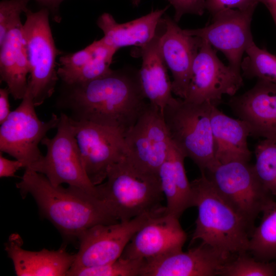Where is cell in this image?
Masks as SVG:
<instances>
[{"label": "cell", "mask_w": 276, "mask_h": 276, "mask_svg": "<svg viewBox=\"0 0 276 276\" xmlns=\"http://www.w3.org/2000/svg\"><path fill=\"white\" fill-rule=\"evenodd\" d=\"M64 85L58 103L70 118L116 128L124 136L148 102L139 70L133 67L112 70L88 82Z\"/></svg>", "instance_id": "1"}, {"label": "cell", "mask_w": 276, "mask_h": 276, "mask_svg": "<svg viewBox=\"0 0 276 276\" xmlns=\"http://www.w3.org/2000/svg\"><path fill=\"white\" fill-rule=\"evenodd\" d=\"M22 197L31 195L41 214L67 238L78 239L85 230L99 224L119 222L100 197L72 186H53L42 174L25 169L16 183Z\"/></svg>", "instance_id": "2"}, {"label": "cell", "mask_w": 276, "mask_h": 276, "mask_svg": "<svg viewBox=\"0 0 276 276\" xmlns=\"http://www.w3.org/2000/svg\"><path fill=\"white\" fill-rule=\"evenodd\" d=\"M191 184L198 210L191 242L200 240L229 256L248 251L253 224L219 193L205 173Z\"/></svg>", "instance_id": "3"}, {"label": "cell", "mask_w": 276, "mask_h": 276, "mask_svg": "<svg viewBox=\"0 0 276 276\" xmlns=\"http://www.w3.org/2000/svg\"><path fill=\"white\" fill-rule=\"evenodd\" d=\"M106 180L97 186L99 196L119 221L166 211L159 175L141 170L127 156L110 167Z\"/></svg>", "instance_id": "4"}, {"label": "cell", "mask_w": 276, "mask_h": 276, "mask_svg": "<svg viewBox=\"0 0 276 276\" xmlns=\"http://www.w3.org/2000/svg\"><path fill=\"white\" fill-rule=\"evenodd\" d=\"M213 106L209 103H195L173 97L163 112L171 143L185 157L197 165L201 173L220 164L215 154L211 122Z\"/></svg>", "instance_id": "5"}, {"label": "cell", "mask_w": 276, "mask_h": 276, "mask_svg": "<svg viewBox=\"0 0 276 276\" xmlns=\"http://www.w3.org/2000/svg\"><path fill=\"white\" fill-rule=\"evenodd\" d=\"M26 19L22 31L30 65L28 86L35 106L52 96L58 80L57 49L49 23L50 11L46 8L25 12Z\"/></svg>", "instance_id": "6"}, {"label": "cell", "mask_w": 276, "mask_h": 276, "mask_svg": "<svg viewBox=\"0 0 276 276\" xmlns=\"http://www.w3.org/2000/svg\"><path fill=\"white\" fill-rule=\"evenodd\" d=\"M52 138L44 137L41 143L47 153L29 169L43 174L55 186L66 183L100 197L97 186L88 178L83 166L80 150L70 118L61 112Z\"/></svg>", "instance_id": "7"}, {"label": "cell", "mask_w": 276, "mask_h": 276, "mask_svg": "<svg viewBox=\"0 0 276 276\" xmlns=\"http://www.w3.org/2000/svg\"><path fill=\"white\" fill-rule=\"evenodd\" d=\"M32 96L28 88L19 106L1 124L0 151L20 162L29 169L42 155L38 145L47 132L57 128L59 117L52 114L47 122L38 117Z\"/></svg>", "instance_id": "8"}, {"label": "cell", "mask_w": 276, "mask_h": 276, "mask_svg": "<svg viewBox=\"0 0 276 276\" xmlns=\"http://www.w3.org/2000/svg\"><path fill=\"white\" fill-rule=\"evenodd\" d=\"M69 118L86 175L94 186L101 184L110 167L128 155L124 134L116 128Z\"/></svg>", "instance_id": "9"}, {"label": "cell", "mask_w": 276, "mask_h": 276, "mask_svg": "<svg viewBox=\"0 0 276 276\" xmlns=\"http://www.w3.org/2000/svg\"><path fill=\"white\" fill-rule=\"evenodd\" d=\"M208 172L219 193L252 224L272 198L248 163L219 164Z\"/></svg>", "instance_id": "10"}, {"label": "cell", "mask_w": 276, "mask_h": 276, "mask_svg": "<svg viewBox=\"0 0 276 276\" xmlns=\"http://www.w3.org/2000/svg\"><path fill=\"white\" fill-rule=\"evenodd\" d=\"M156 214H144L114 223L99 224L85 230L78 238L79 250L68 271L101 266L117 260L135 233L150 217Z\"/></svg>", "instance_id": "11"}, {"label": "cell", "mask_w": 276, "mask_h": 276, "mask_svg": "<svg viewBox=\"0 0 276 276\" xmlns=\"http://www.w3.org/2000/svg\"><path fill=\"white\" fill-rule=\"evenodd\" d=\"M202 40L184 100L195 103H209L217 106L223 95H235L243 85L242 76L241 72L225 65L212 46Z\"/></svg>", "instance_id": "12"}, {"label": "cell", "mask_w": 276, "mask_h": 276, "mask_svg": "<svg viewBox=\"0 0 276 276\" xmlns=\"http://www.w3.org/2000/svg\"><path fill=\"white\" fill-rule=\"evenodd\" d=\"M124 137L129 160L145 172L158 175L171 144L159 109L148 102Z\"/></svg>", "instance_id": "13"}, {"label": "cell", "mask_w": 276, "mask_h": 276, "mask_svg": "<svg viewBox=\"0 0 276 276\" xmlns=\"http://www.w3.org/2000/svg\"><path fill=\"white\" fill-rule=\"evenodd\" d=\"M255 9H224L212 15L210 25L183 31L207 41L224 55L230 66L241 72L243 54L255 42L250 25Z\"/></svg>", "instance_id": "14"}, {"label": "cell", "mask_w": 276, "mask_h": 276, "mask_svg": "<svg viewBox=\"0 0 276 276\" xmlns=\"http://www.w3.org/2000/svg\"><path fill=\"white\" fill-rule=\"evenodd\" d=\"M187 235L179 218L166 211L151 216L135 233L121 257L147 260L182 250Z\"/></svg>", "instance_id": "15"}, {"label": "cell", "mask_w": 276, "mask_h": 276, "mask_svg": "<svg viewBox=\"0 0 276 276\" xmlns=\"http://www.w3.org/2000/svg\"><path fill=\"white\" fill-rule=\"evenodd\" d=\"M232 256L201 244L182 250L144 260L140 276H215Z\"/></svg>", "instance_id": "16"}, {"label": "cell", "mask_w": 276, "mask_h": 276, "mask_svg": "<svg viewBox=\"0 0 276 276\" xmlns=\"http://www.w3.org/2000/svg\"><path fill=\"white\" fill-rule=\"evenodd\" d=\"M159 47L164 60L171 72L172 93L186 98L194 61L202 39L186 33L174 20L164 14Z\"/></svg>", "instance_id": "17"}, {"label": "cell", "mask_w": 276, "mask_h": 276, "mask_svg": "<svg viewBox=\"0 0 276 276\" xmlns=\"http://www.w3.org/2000/svg\"><path fill=\"white\" fill-rule=\"evenodd\" d=\"M228 105L250 135L276 141V84L258 79L245 93L231 97Z\"/></svg>", "instance_id": "18"}, {"label": "cell", "mask_w": 276, "mask_h": 276, "mask_svg": "<svg viewBox=\"0 0 276 276\" xmlns=\"http://www.w3.org/2000/svg\"><path fill=\"white\" fill-rule=\"evenodd\" d=\"M22 243L18 234H12L5 245L18 276L66 275L75 261L76 255L64 248L32 251L22 248Z\"/></svg>", "instance_id": "19"}, {"label": "cell", "mask_w": 276, "mask_h": 276, "mask_svg": "<svg viewBox=\"0 0 276 276\" xmlns=\"http://www.w3.org/2000/svg\"><path fill=\"white\" fill-rule=\"evenodd\" d=\"M162 18L154 37L147 43L139 47L133 54L142 58L139 74L145 98L163 114L165 108L173 97L172 81L159 47Z\"/></svg>", "instance_id": "20"}, {"label": "cell", "mask_w": 276, "mask_h": 276, "mask_svg": "<svg viewBox=\"0 0 276 276\" xmlns=\"http://www.w3.org/2000/svg\"><path fill=\"white\" fill-rule=\"evenodd\" d=\"M211 122L218 162L220 164L249 163L251 152L247 145V137L250 135L247 124L239 119L226 115L214 105L212 108Z\"/></svg>", "instance_id": "21"}, {"label": "cell", "mask_w": 276, "mask_h": 276, "mask_svg": "<svg viewBox=\"0 0 276 276\" xmlns=\"http://www.w3.org/2000/svg\"><path fill=\"white\" fill-rule=\"evenodd\" d=\"M169 6L152 10L148 14L124 23H118L108 13L101 14L97 25L103 31L102 38L107 45L118 50L120 48L134 45L142 46L154 36L158 24Z\"/></svg>", "instance_id": "22"}, {"label": "cell", "mask_w": 276, "mask_h": 276, "mask_svg": "<svg viewBox=\"0 0 276 276\" xmlns=\"http://www.w3.org/2000/svg\"><path fill=\"white\" fill-rule=\"evenodd\" d=\"M21 23L10 30L0 44V75L15 100L22 99L28 86L30 65Z\"/></svg>", "instance_id": "23"}, {"label": "cell", "mask_w": 276, "mask_h": 276, "mask_svg": "<svg viewBox=\"0 0 276 276\" xmlns=\"http://www.w3.org/2000/svg\"><path fill=\"white\" fill-rule=\"evenodd\" d=\"M185 158L171 143L167 156L158 171L166 199V212L178 218L187 209L193 206L191 184L184 166Z\"/></svg>", "instance_id": "24"}, {"label": "cell", "mask_w": 276, "mask_h": 276, "mask_svg": "<svg viewBox=\"0 0 276 276\" xmlns=\"http://www.w3.org/2000/svg\"><path fill=\"white\" fill-rule=\"evenodd\" d=\"M261 213L260 223L250 237L248 251L259 261L269 262L276 259V201L270 199Z\"/></svg>", "instance_id": "25"}, {"label": "cell", "mask_w": 276, "mask_h": 276, "mask_svg": "<svg viewBox=\"0 0 276 276\" xmlns=\"http://www.w3.org/2000/svg\"><path fill=\"white\" fill-rule=\"evenodd\" d=\"M241 71L248 78H256L276 84V56L254 42L246 51Z\"/></svg>", "instance_id": "26"}, {"label": "cell", "mask_w": 276, "mask_h": 276, "mask_svg": "<svg viewBox=\"0 0 276 276\" xmlns=\"http://www.w3.org/2000/svg\"><path fill=\"white\" fill-rule=\"evenodd\" d=\"M254 171L265 190L276 196V141L263 139L255 148Z\"/></svg>", "instance_id": "27"}, {"label": "cell", "mask_w": 276, "mask_h": 276, "mask_svg": "<svg viewBox=\"0 0 276 276\" xmlns=\"http://www.w3.org/2000/svg\"><path fill=\"white\" fill-rule=\"evenodd\" d=\"M95 42L96 47L92 59L64 84L71 85L88 82L101 77L111 71L110 65L118 50L106 44L102 38L95 40Z\"/></svg>", "instance_id": "28"}, {"label": "cell", "mask_w": 276, "mask_h": 276, "mask_svg": "<svg viewBox=\"0 0 276 276\" xmlns=\"http://www.w3.org/2000/svg\"><path fill=\"white\" fill-rule=\"evenodd\" d=\"M219 275L222 276H274L276 265L251 257L246 252L236 255L221 268Z\"/></svg>", "instance_id": "29"}, {"label": "cell", "mask_w": 276, "mask_h": 276, "mask_svg": "<svg viewBox=\"0 0 276 276\" xmlns=\"http://www.w3.org/2000/svg\"><path fill=\"white\" fill-rule=\"evenodd\" d=\"M144 260L120 257L111 263L68 271L67 276H140Z\"/></svg>", "instance_id": "30"}, {"label": "cell", "mask_w": 276, "mask_h": 276, "mask_svg": "<svg viewBox=\"0 0 276 276\" xmlns=\"http://www.w3.org/2000/svg\"><path fill=\"white\" fill-rule=\"evenodd\" d=\"M29 0H3L0 3V44L9 31L21 22L20 14L28 8Z\"/></svg>", "instance_id": "31"}, {"label": "cell", "mask_w": 276, "mask_h": 276, "mask_svg": "<svg viewBox=\"0 0 276 276\" xmlns=\"http://www.w3.org/2000/svg\"><path fill=\"white\" fill-rule=\"evenodd\" d=\"M173 7V19L178 23L187 14L201 16L206 10L205 0H167Z\"/></svg>", "instance_id": "32"}, {"label": "cell", "mask_w": 276, "mask_h": 276, "mask_svg": "<svg viewBox=\"0 0 276 276\" xmlns=\"http://www.w3.org/2000/svg\"><path fill=\"white\" fill-rule=\"evenodd\" d=\"M259 3V0H205L206 9L212 15L224 9L256 8Z\"/></svg>", "instance_id": "33"}, {"label": "cell", "mask_w": 276, "mask_h": 276, "mask_svg": "<svg viewBox=\"0 0 276 276\" xmlns=\"http://www.w3.org/2000/svg\"><path fill=\"white\" fill-rule=\"evenodd\" d=\"M24 168L22 164L19 160H10L4 157L1 152L0 155V177H13L16 171Z\"/></svg>", "instance_id": "34"}, {"label": "cell", "mask_w": 276, "mask_h": 276, "mask_svg": "<svg viewBox=\"0 0 276 276\" xmlns=\"http://www.w3.org/2000/svg\"><path fill=\"white\" fill-rule=\"evenodd\" d=\"M10 94L7 87L0 89V123H2L9 116L10 109L9 95Z\"/></svg>", "instance_id": "35"}, {"label": "cell", "mask_w": 276, "mask_h": 276, "mask_svg": "<svg viewBox=\"0 0 276 276\" xmlns=\"http://www.w3.org/2000/svg\"><path fill=\"white\" fill-rule=\"evenodd\" d=\"M30 1V0H29ZM42 8L47 9L52 14L53 19L57 22H60L61 17L59 14V8L64 0H34Z\"/></svg>", "instance_id": "36"}, {"label": "cell", "mask_w": 276, "mask_h": 276, "mask_svg": "<svg viewBox=\"0 0 276 276\" xmlns=\"http://www.w3.org/2000/svg\"><path fill=\"white\" fill-rule=\"evenodd\" d=\"M262 3L270 12L276 26V0H259Z\"/></svg>", "instance_id": "37"}, {"label": "cell", "mask_w": 276, "mask_h": 276, "mask_svg": "<svg viewBox=\"0 0 276 276\" xmlns=\"http://www.w3.org/2000/svg\"><path fill=\"white\" fill-rule=\"evenodd\" d=\"M131 1L134 7H138L142 0H131Z\"/></svg>", "instance_id": "38"}]
</instances>
